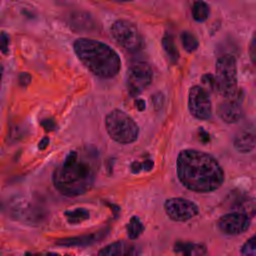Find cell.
<instances>
[{"label":"cell","instance_id":"obj_1","mask_svg":"<svg viewBox=\"0 0 256 256\" xmlns=\"http://www.w3.org/2000/svg\"><path fill=\"white\" fill-rule=\"evenodd\" d=\"M176 171L181 184L197 193L217 190L225 178L222 167L212 155L195 149H184L179 152Z\"/></svg>","mask_w":256,"mask_h":256},{"label":"cell","instance_id":"obj_2","mask_svg":"<svg viewBox=\"0 0 256 256\" xmlns=\"http://www.w3.org/2000/svg\"><path fill=\"white\" fill-rule=\"evenodd\" d=\"M95 170L90 160L80 156L77 151L69 152L63 162L57 166L52 175L56 190L68 197L86 193L93 185Z\"/></svg>","mask_w":256,"mask_h":256},{"label":"cell","instance_id":"obj_3","mask_svg":"<svg viewBox=\"0 0 256 256\" xmlns=\"http://www.w3.org/2000/svg\"><path fill=\"white\" fill-rule=\"evenodd\" d=\"M73 50L80 62L97 77L112 78L120 71L119 55L103 42L89 38H78L73 43Z\"/></svg>","mask_w":256,"mask_h":256},{"label":"cell","instance_id":"obj_4","mask_svg":"<svg viewBox=\"0 0 256 256\" xmlns=\"http://www.w3.org/2000/svg\"><path fill=\"white\" fill-rule=\"evenodd\" d=\"M105 128L109 137L120 144L135 142L139 135L137 123L120 109H114L106 115Z\"/></svg>","mask_w":256,"mask_h":256},{"label":"cell","instance_id":"obj_5","mask_svg":"<svg viewBox=\"0 0 256 256\" xmlns=\"http://www.w3.org/2000/svg\"><path fill=\"white\" fill-rule=\"evenodd\" d=\"M215 88L224 98L235 97L237 93V65L234 56L226 54L218 58Z\"/></svg>","mask_w":256,"mask_h":256},{"label":"cell","instance_id":"obj_6","mask_svg":"<svg viewBox=\"0 0 256 256\" xmlns=\"http://www.w3.org/2000/svg\"><path fill=\"white\" fill-rule=\"evenodd\" d=\"M9 213L15 220L28 225H39L47 218L44 206L25 196H18L10 201Z\"/></svg>","mask_w":256,"mask_h":256},{"label":"cell","instance_id":"obj_7","mask_svg":"<svg viewBox=\"0 0 256 256\" xmlns=\"http://www.w3.org/2000/svg\"><path fill=\"white\" fill-rule=\"evenodd\" d=\"M110 34L117 45L128 51L139 49L143 42L136 25L125 19L115 21L111 25Z\"/></svg>","mask_w":256,"mask_h":256},{"label":"cell","instance_id":"obj_8","mask_svg":"<svg viewBox=\"0 0 256 256\" xmlns=\"http://www.w3.org/2000/svg\"><path fill=\"white\" fill-rule=\"evenodd\" d=\"M152 69L150 65L143 61L132 63L126 74V86L132 96L141 94L152 82Z\"/></svg>","mask_w":256,"mask_h":256},{"label":"cell","instance_id":"obj_9","mask_svg":"<svg viewBox=\"0 0 256 256\" xmlns=\"http://www.w3.org/2000/svg\"><path fill=\"white\" fill-rule=\"evenodd\" d=\"M167 216L176 222H185L199 213V207L191 200L182 197H172L164 202Z\"/></svg>","mask_w":256,"mask_h":256},{"label":"cell","instance_id":"obj_10","mask_svg":"<svg viewBox=\"0 0 256 256\" xmlns=\"http://www.w3.org/2000/svg\"><path fill=\"white\" fill-rule=\"evenodd\" d=\"M188 109L192 116L200 120L210 118L212 112L211 100L208 92L201 86H193L188 93Z\"/></svg>","mask_w":256,"mask_h":256},{"label":"cell","instance_id":"obj_11","mask_svg":"<svg viewBox=\"0 0 256 256\" xmlns=\"http://www.w3.org/2000/svg\"><path fill=\"white\" fill-rule=\"evenodd\" d=\"M250 223V217L243 213L233 211L219 217L217 220V228L226 235H239L249 228Z\"/></svg>","mask_w":256,"mask_h":256},{"label":"cell","instance_id":"obj_12","mask_svg":"<svg viewBox=\"0 0 256 256\" xmlns=\"http://www.w3.org/2000/svg\"><path fill=\"white\" fill-rule=\"evenodd\" d=\"M140 247L127 240H118L101 248L97 256H139Z\"/></svg>","mask_w":256,"mask_h":256},{"label":"cell","instance_id":"obj_13","mask_svg":"<svg viewBox=\"0 0 256 256\" xmlns=\"http://www.w3.org/2000/svg\"><path fill=\"white\" fill-rule=\"evenodd\" d=\"M217 114L225 123H235L242 117V107L234 97L226 98L217 106Z\"/></svg>","mask_w":256,"mask_h":256},{"label":"cell","instance_id":"obj_14","mask_svg":"<svg viewBox=\"0 0 256 256\" xmlns=\"http://www.w3.org/2000/svg\"><path fill=\"white\" fill-rule=\"evenodd\" d=\"M235 149L239 153H249L256 147V127L250 125L241 128L233 141Z\"/></svg>","mask_w":256,"mask_h":256},{"label":"cell","instance_id":"obj_15","mask_svg":"<svg viewBox=\"0 0 256 256\" xmlns=\"http://www.w3.org/2000/svg\"><path fill=\"white\" fill-rule=\"evenodd\" d=\"M105 233L103 232H97L77 237H69V238H62L55 241L56 245L58 246H64V247H76V246H86L91 245L94 242L99 241L101 238H103Z\"/></svg>","mask_w":256,"mask_h":256},{"label":"cell","instance_id":"obj_16","mask_svg":"<svg viewBox=\"0 0 256 256\" xmlns=\"http://www.w3.org/2000/svg\"><path fill=\"white\" fill-rule=\"evenodd\" d=\"M174 251L180 256H204L207 248L203 243L179 241L174 245Z\"/></svg>","mask_w":256,"mask_h":256},{"label":"cell","instance_id":"obj_17","mask_svg":"<svg viewBox=\"0 0 256 256\" xmlns=\"http://www.w3.org/2000/svg\"><path fill=\"white\" fill-rule=\"evenodd\" d=\"M232 208L250 218L256 215V201L248 195H237L232 201Z\"/></svg>","mask_w":256,"mask_h":256},{"label":"cell","instance_id":"obj_18","mask_svg":"<svg viewBox=\"0 0 256 256\" xmlns=\"http://www.w3.org/2000/svg\"><path fill=\"white\" fill-rule=\"evenodd\" d=\"M162 46H163V49H164V52L167 56V58L169 59V61L173 64H175L178 59H179V53H178V50H177V47L175 45V42H174V39L173 37L166 33L163 38H162Z\"/></svg>","mask_w":256,"mask_h":256},{"label":"cell","instance_id":"obj_19","mask_svg":"<svg viewBox=\"0 0 256 256\" xmlns=\"http://www.w3.org/2000/svg\"><path fill=\"white\" fill-rule=\"evenodd\" d=\"M191 12L194 20L198 22H204L209 16L210 9L207 3L203 0H195L192 5Z\"/></svg>","mask_w":256,"mask_h":256},{"label":"cell","instance_id":"obj_20","mask_svg":"<svg viewBox=\"0 0 256 256\" xmlns=\"http://www.w3.org/2000/svg\"><path fill=\"white\" fill-rule=\"evenodd\" d=\"M64 215L67 219V222L70 224H79L83 221H86L90 214L89 211L85 208H75L72 210H66Z\"/></svg>","mask_w":256,"mask_h":256},{"label":"cell","instance_id":"obj_21","mask_svg":"<svg viewBox=\"0 0 256 256\" xmlns=\"http://www.w3.org/2000/svg\"><path fill=\"white\" fill-rule=\"evenodd\" d=\"M180 39H181V43H182V46L185 51L191 53L197 49L198 40L195 37V35L192 34L191 32L183 31L180 35Z\"/></svg>","mask_w":256,"mask_h":256},{"label":"cell","instance_id":"obj_22","mask_svg":"<svg viewBox=\"0 0 256 256\" xmlns=\"http://www.w3.org/2000/svg\"><path fill=\"white\" fill-rule=\"evenodd\" d=\"M144 226L141 223L140 219L136 216H133L129 223L127 224V234L130 239H136L143 232Z\"/></svg>","mask_w":256,"mask_h":256},{"label":"cell","instance_id":"obj_23","mask_svg":"<svg viewBox=\"0 0 256 256\" xmlns=\"http://www.w3.org/2000/svg\"><path fill=\"white\" fill-rule=\"evenodd\" d=\"M241 256H256V232L241 247Z\"/></svg>","mask_w":256,"mask_h":256},{"label":"cell","instance_id":"obj_24","mask_svg":"<svg viewBox=\"0 0 256 256\" xmlns=\"http://www.w3.org/2000/svg\"><path fill=\"white\" fill-rule=\"evenodd\" d=\"M8 47H9V37L5 32H0V51L3 54L8 53Z\"/></svg>","mask_w":256,"mask_h":256},{"label":"cell","instance_id":"obj_25","mask_svg":"<svg viewBox=\"0 0 256 256\" xmlns=\"http://www.w3.org/2000/svg\"><path fill=\"white\" fill-rule=\"evenodd\" d=\"M249 55L251 60L256 64V31L254 32L251 41H250V45H249Z\"/></svg>","mask_w":256,"mask_h":256},{"label":"cell","instance_id":"obj_26","mask_svg":"<svg viewBox=\"0 0 256 256\" xmlns=\"http://www.w3.org/2000/svg\"><path fill=\"white\" fill-rule=\"evenodd\" d=\"M41 125L45 128V130H48V131H51V130L55 129V123L50 119H46V120L42 121Z\"/></svg>","mask_w":256,"mask_h":256},{"label":"cell","instance_id":"obj_27","mask_svg":"<svg viewBox=\"0 0 256 256\" xmlns=\"http://www.w3.org/2000/svg\"><path fill=\"white\" fill-rule=\"evenodd\" d=\"M30 80H31V77H30V75L27 74V73H22V74L20 75V77H19V81H20V84H21L22 86L28 85V84L30 83Z\"/></svg>","mask_w":256,"mask_h":256},{"label":"cell","instance_id":"obj_28","mask_svg":"<svg viewBox=\"0 0 256 256\" xmlns=\"http://www.w3.org/2000/svg\"><path fill=\"white\" fill-rule=\"evenodd\" d=\"M49 144V138L48 137H44L42 138V140H40V143L38 145L39 149H45Z\"/></svg>","mask_w":256,"mask_h":256},{"label":"cell","instance_id":"obj_29","mask_svg":"<svg viewBox=\"0 0 256 256\" xmlns=\"http://www.w3.org/2000/svg\"><path fill=\"white\" fill-rule=\"evenodd\" d=\"M137 107L139 110H143L145 108V103L143 100H138L137 101Z\"/></svg>","mask_w":256,"mask_h":256},{"label":"cell","instance_id":"obj_30","mask_svg":"<svg viewBox=\"0 0 256 256\" xmlns=\"http://www.w3.org/2000/svg\"><path fill=\"white\" fill-rule=\"evenodd\" d=\"M3 71H4V68H3V65L0 63V84H1V80H2V76H3Z\"/></svg>","mask_w":256,"mask_h":256},{"label":"cell","instance_id":"obj_31","mask_svg":"<svg viewBox=\"0 0 256 256\" xmlns=\"http://www.w3.org/2000/svg\"><path fill=\"white\" fill-rule=\"evenodd\" d=\"M111 1H114V2H129V1H132V0H111Z\"/></svg>","mask_w":256,"mask_h":256}]
</instances>
